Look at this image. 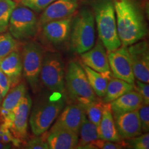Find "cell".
Returning a JSON list of instances; mask_svg holds the SVG:
<instances>
[{"instance_id":"1","label":"cell","mask_w":149,"mask_h":149,"mask_svg":"<svg viewBox=\"0 0 149 149\" xmlns=\"http://www.w3.org/2000/svg\"><path fill=\"white\" fill-rule=\"evenodd\" d=\"M117 31L122 46L142 40L148 34L142 10L135 0H113Z\"/></svg>"},{"instance_id":"2","label":"cell","mask_w":149,"mask_h":149,"mask_svg":"<svg viewBox=\"0 0 149 149\" xmlns=\"http://www.w3.org/2000/svg\"><path fill=\"white\" fill-rule=\"evenodd\" d=\"M93 8L99 39L107 51L120 48L122 44L117 34L113 0H95Z\"/></svg>"},{"instance_id":"3","label":"cell","mask_w":149,"mask_h":149,"mask_svg":"<svg viewBox=\"0 0 149 149\" xmlns=\"http://www.w3.org/2000/svg\"><path fill=\"white\" fill-rule=\"evenodd\" d=\"M66 102L65 93H53L51 97L35 104L29 119L35 136L42 135L49 129L64 108Z\"/></svg>"},{"instance_id":"4","label":"cell","mask_w":149,"mask_h":149,"mask_svg":"<svg viewBox=\"0 0 149 149\" xmlns=\"http://www.w3.org/2000/svg\"><path fill=\"white\" fill-rule=\"evenodd\" d=\"M70 37V48L74 53H85L94 46L95 29L92 10L84 8L78 12L72 21Z\"/></svg>"},{"instance_id":"5","label":"cell","mask_w":149,"mask_h":149,"mask_svg":"<svg viewBox=\"0 0 149 149\" xmlns=\"http://www.w3.org/2000/svg\"><path fill=\"white\" fill-rule=\"evenodd\" d=\"M65 81L70 100L84 109L98 98L91 88L82 66L77 61H72L68 64Z\"/></svg>"},{"instance_id":"6","label":"cell","mask_w":149,"mask_h":149,"mask_svg":"<svg viewBox=\"0 0 149 149\" xmlns=\"http://www.w3.org/2000/svg\"><path fill=\"white\" fill-rule=\"evenodd\" d=\"M40 77L51 92L65 93L64 62L58 52H45Z\"/></svg>"},{"instance_id":"7","label":"cell","mask_w":149,"mask_h":149,"mask_svg":"<svg viewBox=\"0 0 149 149\" xmlns=\"http://www.w3.org/2000/svg\"><path fill=\"white\" fill-rule=\"evenodd\" d=\"M39 27L38 19L34 11L24 6H16L11 13L8 26L9 33L16 40L34 38Z\"/></svg>"},{"instance_id":"8","label":"cell","mask_w":149,"mask_h":149,"mask_svg":"<svg viewBox=\"0 0 149 149\" xmlns=\"http://www.w3.org/2000/svg\"><path fill=\"white\" fill-rule=\"evenodd\" d=\"M44 53V48L37 42H28L22 48L23 74L33 92H36L40 86V72Z\"/></svg>"},{"instance_id":"9","label":"cell","mask_w":149,"mask_h":149,"mask_svg":"<svg viewBox=\"0 0 149 149\" xmlns=\"http://www.w3.org/2000/svg\"><path fill=\"white\" fill-rule=\"evenodd\" d=\"M108 53L110 69L113 75L115 77L134 84L135 78L128 47L122 46Z\"/></svg>"},{"instance_id":"10","label":"cell","mask_w":149,"mask_h":149,"mask_svg":"<svg viewBox=\"0 0 149 149\" xmlns=\"http://www.w3.org/2000/svg\"><path fill=\"white\" fill-rule=\"evenodd\" d=\"M134 76L136 79L149 82V48L146 41L128 46Z\"/></svg>"},{"instance_id":"11","label":"cell","mask_w":149,"mask_h":149,"mask_svg":"<svg viewBox=\"0 0 149 149\" xmlns=\"http://www.w3.org/2000/svg\"><path fill=\"white\" fill-rule=\"evenodd\" d=\"M86 117L84 108L76 103L69 104L59 113L51 129L62 128L79 134L80 126Z\"/></svg>"},{"instance_id":"12","label":"cell","mask_w":149,"mask_h":149,"mask_svg":"<svg viewBox=\"0 0 149 149\" xmlns=\"http://www.w3.org/2000/svg\"><path fill=\"white\" fill-rule=\"evenodd\" d=\"M31 107L32 100L29 93H26L13 110V120L10 130L14 137L22 141L27 137L28 124Z\"/></svg>"},{"instance_id":"13","label":"cell","mask_w":149,"mask_h":149,"mask_svg":"<svg viewBox=\"0 0 149 149\" xmlns=\"http://www.w3.org/2000/svg\"><path fill=\"white\" fill-rule=\"evenodd\" d=\"M79 6L78 0H55L43 10L38 20L39 26L48 22L72 16Z\"/></svg>"},{"instance_id":"14","label":"cell","mask_w":149,"mask_h":149,"mask_svg":"<svg viewBox=\"0 0 149 149\" xmlns=\"http://www.w3.org/2000/svg\"><path fill=\"white\" fill-rule=\"evenodd\" d=\"M80 55L83 64L91 69L99 72L111 71L107 51L100 39L91 49Z\"/></svg>"},{"instance_id":"15","label":"cell","mask_w":149,"mask_h":149,"mask_svg":"<svg viewBox=\"0 0 149 149\" xmlns=\"http://www.w3.org/2000/svg\"><path fill=\"white\" fill-rule=\"evenodd\" d=\"M72 16L63 19L55 20L42 26V33L48 42L54 44L63 43L70 36Z\"/></svg>"},{"instance_id":"16","label":"cell","mask_w":149,"mask_h":149,"mask_svg":"<svg viewBox=\"0 0 149 149\" xmlns=\"http://www.w3.org/2000/svg\"><path fill=\"white\" fill-rule=\"evenodd\" d=\"M113 117L117 132L122 139L132 138L142 133L138 110Z\"/></svg>"},{"instance_id":"17","label":"cell","mask_w":149,"mask_h":149,"mask_svg":"<svg viewBox=\"0 0 149 149\" xmlns=\"http://www.w3.org/2000/svg\"><path fill=\"white\" fill-rule=\"evenodd\" d=\"M45 138L49 149H72L77 146L79 134L70 130L57 128L51 129Z\"/></svg>"},{"instance_id":"18","label":"cell","mask_w":149,"mask_h":149,"mask_svg":"<svg viewBox=\"0 0 149 149\" xmlns=\"http://www.w3.org/2000/svg\"><path fill=\"white\" fill-rule=\"evenodd\" d=\"M0 68L8 77L10 87L16 86L21 81L23 73L22 54L15 50L0 59Z\"/></svg>"},{"instance_id":"19","label":"cell","mask_w":149,"mask_h":149,"mask_svg":"<svg viewBox=\"0 0 149 149\" xmlns=\"http://www.w3.org/2000/svg\"><path fill=\"white\" fill-rule=\"evenodd\" d=\"M144 104L138 92L132 90L110 103L113 117L138 110Z\"/></svg>"},{"instance_id":"20","label":"cell","mask_w":149,"mask_h":149,"mask_svg":"<svg viewBox=\"0 0 149 149\" xmlns=\"http://www.w3.org/2000/svg\"><path fill=\"white\" fill-rule=\"evenodd\" d=\"M99 139L117 143H124L115 126L110 103H106L102 120L97 126Z\"/></svg>"},{"instance_id":"21","label":"cell","mask_w":149,"mask_h":149,"mask_svg":"<svg viewBox=\"0 0 149 149\" xmlns=\"http://www.w3.org/2000/svg\"><path fill=\"white\" fill-rule=\"evenodd\" d=\"M86 77L88 78V82L94 93L98 97L102 98L105 95L108 84L113 74L111 71L107 72H99L91 69L84 64H81Z\"/></svg>"},{"instance_id":"22","label":"cell","mask_w":149,"mask_h":149,"mask_svg":"<svg viewBox=\"0 0 149 149\" xmlns=\"http://www.w3.org/2000/svg\"><path fill=\"white\" fill-rule=\"evenodd\" d=\"M132 90H134V84L112 76L108 84L105 95L103 97V101L106 103H111Z\"/></svg>"},{"instance_id":"23","label":"cell","mask_w":149,"mask_h":149,"mask_svg":"<svg viewBox=\"0 0 149 149\" xmlns=\"http://www.w3.org/2000/svg\"><path fill=\"white\" fill-rule=\"evenodd\" d=\"M79 141L75 148L84 149V147L99 139L97 126L86 117L79 130Z\"/></svg>"},{"instance_id":"24","label":"cell","mask_w":149,"mask_h":149,"mask_svg":"<svg viewBox=\"0 0 149 149\" xmlns=\"http://www.w3.org/2000/svg\"><path fill=\"white\" fill-rule=\"evenodd\" d=\"M26 93L27 87L25 82L22 81L17 84L16 86L12 87V89L10 91L9 90L3 97L4 99L1 102V108L8 111H13Z\"/></svg>"},{"instance_id":"25","label":"cell","mask_w":149,"mask_h":149,"mask_svg":"<svg viewBox=\"0 0 149 149\" xmlns=\"http://www.w3.org/2000/svg\"><path fill=\"white\" fill-rule=\"evenodd\" d=\"M105 104L106 102L98 97L85 108L86 114L88 117V120L95 124L97 126H99L102 120Z\"/></svg>"},{"instance_id":"26","label":"cell","mask_w":149,"mask_h":149,"mask_svg":"<svg viewBox=\"0 0 149 149\" xmlns=\"http://www.w3.org/2000/svg\"><path fill=\"white\" fill-rule=\"evenodd\" d=\"M16 6L13 0H0V33L8 29L11 13Z\"/></svg>"},{"instance_id":"27","label":"cell","mask_w":149,"mask_h":149,"mask_svg":"<svg viewBox=\"0 0 149 149\" xmlns=\"http://www.w3.org/2000/svg\"><path fill=\"white\" fill-rule=\"evenodd\" d=\"M17 40L9 33H0V59L17 49Z\"/></svg>"},{"instance_id":"28","label":"cell","mask_w":149,"mask_h":149,"mask_svg":"<svg viewBox=\"0 0 149 149\" xmlns=\"http://www.w3.org/2000/svg\"><path fill=\"white\" fill-rule=\"evenodd\" d=\"M125 145L130 148L134 149H148L149 148V134H144L136 136L132 138L126 139Z\"/></svg>"},{"instance_id":"29","label":"cell","mask_w":149,"mask_h":149,"mask_svg":"<svg viewBox=\"0 0 149 149\" xmlns=\"http://www.w3.org/2000/svg\"><path fill=\"white\" fill-rule=\"evenodd\" d=\"M125 146V142L117 143L98 139L86 145L84 149H121Z\"/></svg>"},{"instance_id":"30","label":"cell","mask_w":149,"mask_h":149,"mask_svg":"<svg viewBox=\"0 0 149 149\" xmlns=\"http://www.w3.org/2000/svg\"><path fill=\"white\" fill-rule=\"evenodd\" d=\"M55 1V0H19L22 6L37 13L42 12Z\"/></svg>"},{"instance_id":"31","label":"cell","mask_w":149,"mask_h":149,"mask_svg":"<svg viewBox=\"0 0 149 149\" xmlns=\"http://www.w3.org/2000/svg\"><path fill=\"white\" fill-rule=\"evenodd\" d=\"M139 119L140 121L142 133H148L149 130V107L143 104L138 109Z\"/></svg>"},{"instance_id":"32","label":"cell","mask_w":149,"mask_h":149,"mask_svg":"<svg viewBox=\"0 0 149 149\" xmlns=\"http://www.w3.org/2000/svg\"><path fill=\"white\" fill-rule=\"evenodd\" d=\"M24 148L27 149H49L46 143L45 136L40 137V135L31 139L24 145Z\"/></svg>"},{"instance_id":"33","label":"cell","mask_w":149,"mask_h":149,"mask_svg":"<svg viewBox=\"0 0 149 149\" xmlns=\"http://www.w3.org/2000/svg\"><path fill=\"white\" fill-rule=\"evenodd\" d=\"M134 88L135 91L139 93V95L142 97L143 103L146 105L149 104V85L148 83L143 82L139 80H135Z\"/></svg>"},{"instance_id":"34","label":"cell","mask_w":149,"mask_h":149,"mask_svg":"<svg viewBox=\"0 0 149 149\" xmlns=\"http://www.w3.org/2000/svg\"><path fill=\"white\" fill-rule=\"evenodd\" d=\"M10 88V84L8 78L0 68V93L3 98L6 96Z\"/></svg>"},{"instance_id":"35","label":"cell","mask_w":149,"mask_h":149,"mask_svg":"<svg viewBox=\"0 0 149 149\" xmlns=\"http://www.w3.org/2000/svg\"><path fill=\"white\" fill-rule=\"evenodd\" d=\"M11 148V145H7L4 144L3 143L0 142V149H8Z\"/></svg>"},{"instance_id":"36","label":"cell","mask_w":149,"mask_h":149,"mask_svg":"<svg viewBox=\"0 0 149 149\" xmlns=\"http://www.w3.org/2000/svg\"><path fill=\"white\" fill-rule=\"evenodd\" d=\"M2 100H3V97H2V96H1V93H0V106H1V102H2Z\"/></svg>"}]
</instances>
